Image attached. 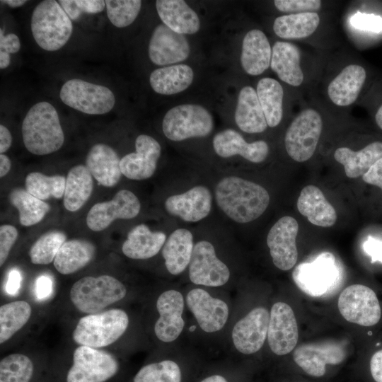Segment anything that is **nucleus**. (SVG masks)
Returning a JSON list of instances; mask_svg holds the SVG:
<instances>
[{
	"mask_svg": "<svg viewBox=\"0 0 382 382\" xmlns=\"http://www.w3.org/2000/svg\"><path fill=\"white\" fill-rule=\"evenodd\" d=\"M157 13L163 24L180 34H194L200 28L197 14L183 0H158Z\"/></svg>",
	"mask_w": 382,
	"mask_h": 382,
	"instance_id": "bb28decb",
	"label": "nucleus"
},
{
	"mask_svg": "<svg viewBox=\"0 0 382 382\" xmlns=\"http://www.w3.org/2000/svg\"><path fill=\"white\" fill-rule=\"evenodd\" d=\"M270 313L264 307H256L239 320L232 330L236 349L244 354L259 351L267 337Z\"/></svg>",
	"mask_w": 382,
	"mask_h": 382,
	"instance_id": "f3484780",
	"label": "nucleus"
},
{
	"mask_svg": "<svg viewBox=\"0 0 382 382\" xmlns=\"http://www.w3.org/2000/svg\"><path fill=\"white\" fill-rule=\"evenodd\" d=\"M128 325V315L120 308L87 314L78 321L72 339L79 345L100 349L115 342Z\"/></svg>",
	"mask_w": 382,
	"mask_h": 382,
	"instance_id": "7ed1b4c3",
	"label": "nucleus"
},
{
	"mask_svg": "<svg viewBox=\"0 0 382 382\" xmlns=\"http://www.w3.org/2000/svg\"><path fill=\"white\" fill-rule=\"evenodd\" d=\"M186 303L201 329L206 332L221 330L228 318V305L212 297L202 289H193L186 296Z\"/></svg>",
	"mask_w": 382,
	"mask_h": 382,
	"instance_id": "6ab92c4d",
	"label": "nucleus"
},
{
	"mask_svg": "<svg viewBox=\"0 0 382 382\" xmlns=\"http://www.w3.org/2000/svg\"><path fill=\"white\" fill-rule=\"evenodd\" d=\"M21 274L16 269L11 270L8 274L6 283L5 289L8 294L14 296L18 292L21 284Z\"/></svg>",
	"mask_w": 382,
	"mask_h": 382,
	"instance_id": "6e6d98bb",
	"label": "nucleus"
},
{
	"mask_svg": "<svg viewBox=\"0 0 382 382\" xmlns=\"http://www.w3.org/2000/svg\"><path fill=\"white\" fill-rule=\"evenodd\" d=\"M194 72L187 64H176L155 69L150 75L152 89L162 95H173L187 89L192 83Z\"/></svg>",
	"mask_w": 382,
	"mask_h": 382,
	"instance_id": "f704fd0d",
	"label": "nucleus"
},
{
	"mask_svg": "<svg viewBox=\"0 0 382 382\" xmlns=\"http://www.w3.org/2000/svg\"><path fill=\"white\" fill-rule=\"evenodd\" d=\"M299 212L316 226L330 227L335 224L337 214L322 191L315 185L304 187L297 200Z\"/></svg>",
	"mask_w": 382,
	"mask_h": 382,
	"instance_id": "a878e982",
	"label": "nucleus"
},
{
	"mask_svg": "<svg viewBox=\"0 0 382 382\" xmlns=\"http://www.w3.org/2000/svg\"><path fill=\"white\" fill-rule=\"evenodd\" d=\"M346 357L344 345L335 342L303 344L295 349L293 359L307 374L321 377L326 365H337Z\"/></svg>",
	"mask_w": 382,
	"mask_h": 382,
	"instance_id": "dca6fc26",
	"label": "nucleus"
},
{
	"mask_svg": "<svg viewBox=\"0 0 382 382\" xmlns=\"http://www.w3.org/2000/svg\"><path fill=\"white\" fill-rule=\"evenodd\" d=\"M193 248V236L188 229L178 228L173 231L162 249L168 272L173 275L182 273L190 264Z\"/></svg>",
	"mask_w": 382,
	"mask_h": 382,
	"instance_id": "2f4dec72",
	"label": "nucleus"
},
{
	"mask_svg": "<svg viewBox=\"0 0 382 382\" xmlns=\"http://www.w3.org/2000/svg\"><path fill=\"white\" fill-rule=\"evenodd\" d=\"M58 2L71 20L76 21L81 16L74 0H60Z\"/></svg>",
	"mask_w": 382,
	"mask_h": 382,
	"instance_id": "13d9d810",
	"label": "nucleus"
},
{
	"mask_svg": "<svg viewBox=\"0 0 382 382\" xmlns=\"http://www.w3.org/2000/svg\"><path fill=\"white\" fill-rule=\"evenodd\" d=\"M364 251L371 257V262L382 263V240L368 236L362 245Z\"/></svg>",
	"mask_w": 382,
	"mask_h": 382,
	"instance_id": "8fccbe9b",
	"label": "nucleus"
},
{
	"mask_svg": "<svg viewBox=\"0 0 382 382\" xmlns=\"http://www.w3.org/2000/svg\"><path fill=\"white\" fill-rule=\"evenodd\" d=\"M274 4L277 10L285 13L314 12L321 6L319 0H275Z\"/></svg>",
	"mask_w": 382,
	"mask_h": 382,
	"instance_id": "49530a36",
	"label": "nucleus"
},
{
	"mask_svg": "<svg viewBox=\"0 0 382 382\" xmlns=\"http://www.w3.org/2000/svg\"><path fill=\"white\" fill-rule=\"evenodd\" d=\"M159 318L154 325L157 338L164 342L175 340L182 332L185 322L183 318L184 299L180 292L174 289L161 293L156 301Z\"/></svg>",
	"mask_w": 382,
	"mask_h": 382,
	"instance_id": "aec40b11",
	"label": "nucleus"
},
{
	"mask_svg": "<svg viewBox=\"0 0 382 382\" xmlns=\"http://www.w3.org/2000/svg\"><path fill=\"white\" fill-rule=\"evenodd\" d=\"M362 179L365 183L376 185L382 190V158L362 175Z\"/></svg>",
	"mask_w": 382,
	"mask_h": 382,
	"instance_id": "864d4df0",
	"label": "nucleus"
},
{
	"mask_svg": "<svg viewBox=\"0 0 382 382\" xmlns=\"http://www.w3.org/2000/svg\"><path fill=\"white\" fill-rule=\"evenodd\" d=\"M132 382H181V371L172 360H163L143 366Z\"/></svg>",
	"mask_w": 382,
	"mask_h": 382,
	"instance_id": "c03bdc74",
	"label": "nucleus"
},
{
	"mask_svg": "<svg viewBox=\"0 0 382 382\" xmlns=\"http://www.w3.org/2000/svg\"><path fill=\"white\" fill-rule=\"evenodd\" d=\"M212 115L204 107L183 104L170 109L165 115L162 129L170 140L180 141L192 137H204L213 129Z\"/></svg>",
	"mask_w": 382,
	"mask_h": 382,
	"instance_id": "6e6552de",
	"label": "nucleus"
},
{
	"mask_svg": "<svg viewBox=\"0 0 382 382\" xmlns=\"http://www.w3.org/2000/svg\"><path fill=\"white\" fill-rule=\"evenodd\" d=\"M30 27L37 44L47 51L61 49L69 40L73 30L71 19L54 0H45L35 6Z\"/></svg>",
	"mask_w": 382,
	"mask_h": 382,
	"instance_id": "39448f33",
	"label": "nucleus"
},
{
	"mask_svg": "<svg viewBox=\"0 0 382 382\" xmlns=\"http://www.w3.org/2000/svg\"><path fill=\"white\" fill-rule=\"evenodd\" d=\"M18 231L12 225L5 224L0 227V266L6 262L10 250L18 238Z\"/></svg>",
	"mask_w": 382,
	"mask_h": 382,
	"instance_id": "09e8293b",
	"label": "nucleus"
},
{
	"mask_svg": "<svg viewBox=\"0 0 382 382\" xmlns=\"http://www.w3.org/2000/svg\"><path fill=\"white\" fill-rule=\"evenodd\" d=\"M105 3L110 21L117 28H125L132 23L141 6L139 0H106Z\"/></svg>",
	"mask_w": 382,
	"mask_h": 382,
	"instance_id": "a18cd8bd",
	"label": "nucleus"
},
{
	"mask_svg": "<svg viewBox=\"0 0 382 382\" xmlns=\"http://www.w3.org/2000/svg\"><path fill=\"white\" fill-rule=\"evenodd\" d=\"M340 314L348 322L362 326L378 323L381 316L378 299L368 286L352 284L345 288L338 298Z\"/></svg>",
	"mask_w": 382,
	"mask_h": 382,
	"instance_id": "9b49d317",
	"label": "nucleus"
},
{
	"mask_svg": "<svg viewBox=\"0 0 382 382\" xmlns=\"http://www.w3.org/2000/svg\"><path fill=\"white\" fill-rule=\"evenodd\" d=\"M201 382H228L226 379L221 375L215 374L205 378Z\"/></svg>",
	"mask_w": 382,
	"mask_h": 382,
	"instance_id": "0e129e2a",
	"label": "nucleus"
},
{
	"mask_svg": "<svg viewBox=\"0 0 382 382\" xmlns=\"http://www.w3.org/2000/svg\"><path fill=\"white\" fill-rule=\"evenodd\" d=\"M66 240L59 231H51L40 236L29 250L30 261L35 265H48L54 261L59 250Z\"/></svg>",
	"mask_w": 382,
	"mask_h": 382,
	"instance_id": "37998d69",
	"label": "nucleus"
},
{
	"mask_svg": "<svg viewBox=\"0 0 382 382\" xmlns=\"http://www.w3.org/2000/svg\"><path fill=\"white\" fill-rule=\"evenodd\" d=\"M320 23L316 12L293 13L277 17L273 24V30L284 39L307 37L315 32Z\"/></svg>",
	"mask_w": 382,
	"mask_h": 382,
	"instance_id": "e433bc0d",
	"label": "nucleus"
},
{
	"mask_svg": "<svg viewBox=\"0 0 382 382\" xmlns=\"http://www.w3.org/2000/svg\"><path fill=\"white\" fill-rule=\"evenodd\" d=\"M366 76L365 69L357 64H350L330 83L328 94L333 103L347 106L357 98Z\"/></svg>",
	"mask_w": 382,
	"mask_h": 382,
	"instance_id": "c85d7f7f",
	"label": "nucleus"
},
{
	"mask_svg": "<svg viewBox=\"0 0 382 382\" xmlns=\"http://www.w3.org/2000/svg\"><path fill=\"white\" fill-rule=\"evenodd\" d=\"M96 248L86 240L66 241L59 250L54 266L62 274H73L86 266L93 258Z\"/></svg>",
	"mask_w": 382,
	"mask_h": 382,
	"instance_id": "72a5a7b5",
	"label": "nucleus"
},
{
	"mask_svg": "<svg viewBox=\"0 0 382 382\" xmlns=\"http://www.w3.org/2000/svg\"><path fill=\"white\" fill-rule=\"evenodd\" d=\"M66 178L63 175H45L39 172L30 173L25 178V190L41 200L64 197Z\"/></svg>",
	"mask_w": 382,
	"mask_h": 382,
	"instance_id": "79ce46f5",
	"label": "nucleus"
},
{
	"mask_svg": "<svg viewBox=\"0 0 382 382\" xmlns=\"http://www.w3.org/2000/svg\"><path fill=\"white\" fill-rule=\"evenodd\" d=\"M140 209L137 197L130 190H121L111 200L94 204L87 214L86 224L93 231H101L116 219L136 217Z\"/></svg>",
	"mask_w": 382,
	"mask_h": 382,
	"instance_id": "ddd939ff",
	"label": "nucleus"
},
{
	"mask_svg": "<svg viewBox=\"0 0 382 382\" xmlns=\"http://www.w3.org/2000/svg\"><path fill=\"white\" fill-rule=\"evenodd\" d=\"M21 130L25 148L35 155L55 152L64 141L58 113L48 102H40L30 108L23 119Z\"/></svg>",
	"mask_w": 382,
	"mask_h": 382,
	"instance_id": "f03ea898",
	"label": "nucleus"
},
{
	"mask_svg": "<svg viewBox=\"0 0 382 382\" xmlns=\"http://www.w3.org/2000/svg\"><path fill=\"white\" fill-rule=\"evenodd\" d=\"M188 273L192 283L207 286H222L230 277L228 267L217 257L214 245L207 241L194 245Z\"/></svg>",
	"mask_w": 382,
	"mask_h": 382,
	"instance_id": "f8f14e48",
	"label": "nucleus"
},
{
	"mask_svg": "<svg viewBox=\"0 0 382 382\" xmlns=\"http://www.w3.org/2000/svg\"><path fill=\"white\" fill-rule=\"evenodd\" d=\"M126 294L125 284L108 274L82 277L71 286L69 292L74 307L87 314L103 311L108 306L123 299Z\"/></svg>",
	"mask_w": 382,
	"mask_h": 382,
	"instance_id": "20e7f679",
	"label": "nucleus"
},
{
	"mask_svg": "<svg viewBox=\"0 0 382 382\" xmlns=\"http://www.w3.org/2000/svg\"><path fill=\"white\" fill-rule=\"evenodd\" d=\"M93 189L92 175L86 166L72 167L66 178L63 204L69 212L81 209L88 201Z\"/></svg>",
	"mask_w": 382,
	"mask_h": 382,
	"instance_id": "c9c22d12",
	"label": "nucleus"
},
{
	"mask_svg": "<svg viewBox=\"0 0 382 382\" xmlns=\"http://www.w3.org/2000/svg\"><path fill=\"white\" fill-rule=\"evenodd\" d=\"M256 93L267 125L270 127L277 126L283 115L282 86L277 80L265 77L258 81Z\"/></svg>",
	"mask_w": 382,
	"mask_h": 382,
	"instance_id": "4c0bfd02",
	"label": "nucleus"
},
{
	"mask_svg": "<svg viewBox=\"0 0 382 382\" xmlns=\"http://www.w3.org/2000/svg\"><path fill=\"white\" fill-rule=\"evenodd\" d=\"M297 221L289 216L280 218L270 228L267 244L274 265L281 270H291L298 259L296 238Z\"/></svg>",
	"mask_w": 382,
	"mask_h": 382,
	"instance_id": "4468645a",
	"label": "nucleus"
},
{
	"mask_svg": "<svg viewBox=\"0 0 382 382\" xmlns=\"http://www.w3.org/2000/svg\"><path fill=\"white\" fill-rule=\"evenodd\" d=\"M235 121L243 132L250 134L261 133L268 126L256 91L251 86H245L239 92Z\"/></svg>",
	"mask_w": 382,
	"mask_h": 382,
	"instance_id": "7c9ffc66",
	"label": "nucleus"
},
{
	"mask_svg": "<svg viewBox=\"0 0 382 382\" xmlns=\"http://www.w3.org/2000/svg\"><path fill=\"white\" fill-rule=\"evenodd\" d=\"M20 48V40L16 34L9 33L4 35L2 29L0 30V51L14 54L18 52Z\"/></svg>",
	"mask_w": 382,
	"mask_h": 382,
	"instance_id": "603ef678",
	"label": "nucleus"
},
{
	"mask_svg": "<svg viewBox=\"0 0 382 382\" xmlns=\"http://www.w3.org/2000/svg\"><path fill=\"white\" fill-rule=\"evenodd\" d=\"M59 96L65 105L89 115L105 114L115 103V96L108 88L79 79L66 81Z\"/></svg>",
	"mask_w": 382,
	"mask_h": 382,
	"instance_id": "1a4fd4ad",
	"label": "nucleus"
},
{
	"mask_svg": "<svg viewBox=\"0 0 382 382\" xmlns=\"http://www.w3.org/2000/svg\"><path fill=\"white\" fill-rule=\"evenodd\" d=\"M298 339V325L292 308L286 303H275L270 313L267 331L271 350L277 355H285L295 348Z\"/></svg>",
	"mask_w": 382,
	"mask_h": 382,
	"instance_id": "2eb2a0df",
	"label": "nucleus"
},
{
	"mask_svg": "<svg viewBox=\"0 0 382 382\" xmlns=\"http://www.w3.org/2000/svg\"><path fill=\"white\" fill-rule=\"evenodd\" d=\"M12 137L10 131L3 125H0V153L6 152L11 146Z\"/></svg>",
	"mask_w": 382,
	"mask_h": 382,
	"instance_id": "bf43d9fd",
	"label": "nucleus"
},
{
	"mask_svg": "<svg viewBox=\"0 0 382 382\" xmlns=\"http://www.w3.org/2000/svg\"><path fill=\"white\" fill-rule=\"evenodd\" d=\"M375 119L376 124L382 129V105L377 110Z\"/></svg>",
	"mask_w": 382,
	"mask_h": 382,
	"instance_id": "69168bd1",
	"label": "nucleus"
},
{
	"mask_svg": "<svg viewBox=\"0 0 382 382\" xmlns=\"http://www.w3.org/2000/svg\"><path fill=\"white\" fill-rule=\"evenodd\" d=\"M8 199L10 203L18 209L19 221L24 226L39 223L50 209L47 203L22 188L13 189Z\"/></svg>",
	"mask_w": 382,
	"mask_h": 382,
	"instance_id": "58836bf2",
	"label": "nucleus"
},
{
	"mask_svg": "<svg viewBox=\"0 0 382 382\" xmlns=\"http://www.w3.org/2000/svg\"><path fill=\"white\" fill-rule=\"evenodd\" d=\"M212 196L209 188L197 185L187 191L168 197L165 202L166 212L187 222H197L211 212Z\"/></svg>",
	"mask_w": 382,
	"mask_h": 382,
	"instance_id": "4be33fe9",
	"label": "nucleus"
},
{
	"mask_svg": "<svg viewBox=\"0 0 382 382\" xmlns=\"http://www.w3.org/2000/svg\"><path fill=\"white\" fill-rule=\"evenodd\" d=\"M37 366L26 354L13 353L0 361V382H34Z\"/></svg>",
	"mask_w": 382,
	"mask_h": 382,
	"instance_id": "a19ab883",
	"label": "nucleus"
},
{
	"mask_svg": "<svg viewBox=\"0 0 382 382\" xmlns=\"http://www.w3.org/2000/svg\"><path fill=\"white\" fill-rule=\"evenodd\" d=\"M120 370V362L112 353L79 345L62 374V382H111Z\"/></svg>",
	"mask_w": 382,
	"mask_h": 382,
	"instance_id": "423d86ee",
	"label": "nucleus"
},
{
	"mask_svg": "<svg viewBox=\"0 0 382 382\" xmlns=\"http://www.w3.org/2000/svg\"><path fill=\"white\" fill-rule=\"evenodd\" d=\"M1 3L8 5L10 7L16 8L24 5L27 1L25 0H4Z\"/></svg>",
	"mask_w": 382,
	"mask_h": 382,
	"instance_id": "e2e57ef3",
	"label": "nucleus"
},
{
	"mask_svg": "<svg viewBox=\"0 0 382 382\" xmlns=\"http://www.w3.org/2000/svg\"><path fill=\"white\" fill-rule=\"evenodd\" d=\"M342 271L330 252L318 255L311 262H302L293 271L292 278L303 293L313 297L329 294L339 284Z\"/></svg>",
	"mask_w": 382,
	"mask_h": 382,
	"instance_id": "0eeeda50",
	"label": "nucleus"
},
{
	"mask_svg": "<svg viewBox=\"0 0 382 382\" xmlns=\"http://www.w3.org/2000/svg\"><path fill=\"white\" fill-rule=\"evenodd\" d=\"M195 329V326L193 325V326L191 327V328H190V330L192 331V330H194Z\"/></svg>",
	"mask_w": 382,
	"mask_h": 382,
	"instance_id": "338daca9",
	"label": "nucleus"
},
{
	"mask_svg": "<svg viewBox=\"0 0 382 382\" xmlns=\"http://www.w3.org/2000/svg\"><path fill=\"white\" fill-rule=\"evenodd\" d=\"M272 52L265 33L257 29L248 31L242 44L241 63L244 71L252 76L267 70L271 62Z\"/></svg>",
	"mask_w": 382,
	"mask_h": 382,
	"instance_id": "393cba45",
	"label": "nucleus"
},
{
	"mask_svg": "<svg viewBox=\"0 0 382 382\" xmlns=\"http://www.w3.org/2000/svg\"><path fill=\"white\" fill-rule=\"evenodd\" d=\"M186 37L164 24L154 30L149 44V57L156 65H168L185 60L190 54Z\"/></svg>",
	"mask_w": 382,
	"mask_h": 382,
	"instance_id": "412c9836",
	"label": "nucleus"
},
{
	"mask_svg": "<svg viewBox=\"0 0 382 382\" xmlns=\"http://www.w3.org/2000/svg\"><path fill=\"white\" fill-rule=\"evenodd\" d=\"M213 148L222 158L240 155L252 163H261L269 153V146L263 140L248 143L240 133L226 129L217 133L213 139Z\"/></svg>",
	"mask_w": 382,
	"mask_h": 382,
	"instance_id": "5701e85b",
	"label": "nucleus"
},
{
	"mask_svg": "<svg viewBox=\"0 0 382 382\" xmlns=\"http://www.w3.org/2000/svg\"><path fill=\"white\" fill-rule=\"evenodd\" d=\"M79 11L86 13H98L103 11L105 3L103 0H74Z\"/></svg>",
	"mask_w": 382,
	"mask_h": 382,
	"instance_id": "5fc2aeb1",
	"label": "nucleus"
},
{
	"mask_svg": "<svg viewBox=\"0 0 382 382\" xmlns=\"http://www.w3.org/2000/svg\"><path fill=\"white\" fill-rule=\"evenodd\" d=\"M323 128L319 113L313 109L301 112L286 130L284 144L289 156L297 162L308 160L314 154Z\"/></svg>",
	"mask_w": 382,
	"mask_h": 382,
	"instance_id": "9d476101",
	"label": "nucleus"
},
{
	"mask_svg": "<svg viewBox=\"0 0 382 382\" xmlns=\"http://www.w3.org/2000/svg\"><path fill=\"white\" fill-rule=\"evenodd\" d=\"M120 160L110 146L96 144L89 150L86 166L98 183L105 187H113L120 180Z\"/></svg>",
	"mask_w": 382,
	"mask_h": 382,
	"instance_id": "b1692460",
	"label": "nucleus"
},
{
	"mask_svg": "<svg viewBox=\"0 0 382 382\" xmlns=\"http://www.w3.org/2000/svg\"><path fill=\"white\" fill-rule=\"evenodd\" d=\"M10 54L0 51V68L4 69L7 68L10 64Z\"/></svg>",
	"mask_w": 382,
	"mask_h": 382,
	"instance_id": "680f3d73",
	"label": "nucleus"
},
{
	"mask_svg": "<svg viewBox=\"0 0 382 382\" xmlns=\"http://www.w3.org/2000/svg\"><path fill=\"white\" fill-rule=\"evenodd\" d=\"M11 161L8 157L4 154L0 155V177L5 176L11 169Z\"/></svg>",
	"mask_w": 382,
	"mask_h": 382,
	"instance_id": "052dcab7",
	"label": "nucleus"
},
{
	"mask_svg": "<svg viewBox=\"0 0 382 382\" xmlns=\"http://www.w3.org/2000/svg\"><path fill=\"white\" fill-rule=\"evenodd\" d=\"M370 371L376 382H382V349L376 352L371 357Z\"/></svg>",
	"mask_w": 382,
	"mask_h": 382,
	"instance_id": "4d7b16f0",
	"label": "nucleus"
},
{
	"mask_svg": "<svg viewBox=\"0 0 382 382\" xmlns=\"http://www.w3.org/2000/svg\"><path fill=\"white\" fill-rule=\"evenodd\" d=\"M135 149L136 152L129 153L120 160L122 174L130 180L148 179L155 173L161 147L152 137L140 134L136 139Z\"/></svg>",
	"mask_w": 382,
	"mask_h": 382,
	"instance_id": "a211bd4d",
	"label": "nucleus"
},
{
	"mask_svg": "<svg viewBox=\"0 0 382 382\" xmlns=\"http://www.w3.org/2000/svg\"><path fill=\"white\" fill-rule=\"evenodd\" d=\"M53 282L47 275L39 276L35 284V296L39 300L47 299L52 293Z\"/></svg>",
	"mask_w": 382,
	"mask_h": 382,
	"instance_id": "3c124183",
	"label": "nucleus"
},
{
	"mask_svg": "<svg viewBox=\"0 0 382 382\" xmlns=\"http://www.w3.org/2000/svg\"><path fill=\"white\" fill-rule=\"evenodd\" d=\"M32 314L30 303L23 300L11 301L0 307V344L10 340L29 320Z\"/></svg>",
	"mask_w": 382,
	"mask_h": 382,
	"instance_id": "ea45409f",
	"label": "nucleus"
},
{
	"mask_svg": "<svg viewBox=\"0 0 382 382\" xmlns=\"http://www.w3.org/2000/svg\"><path fill=\"white\" fill-rule=\"evenodd\" d=\"M166 241L164 233L151 231L146 225L141 224L128 233L122 245V251L129 258L146 260L157 255Z\"/></svg>",
	"mask_w": 382,
	"mask_h": 382,
	"instance_id": "cd10ccee",
	"label": "nucleus"
},
{
	"mask_svg": "<svg viewBox=\"0 0 382 382\" xmlns=\"http://www.w3.org/2000/svg\"><path fill=\"white\" fill-rule=\"evenodd\" d=\"M335 159L344 166L346 175L350 178L364 175L382 158V142L375 141L358 151L347 147H340L334 154Z\"/></svg>",
	"mask_w": 382,
	"mask_h": 382,
	"instance_id": "473e14b6",
	"label": "nucleus"
},
{
	"mask_svg": "<svg viewBox=\"0 0 382 382\" xmlns=\"http://www.w3.org/2000/svg\"><path fill=\"white\" fill-rule=\"evenodd\" d=\"M215 199L229 219L245 224L255 220L265 212L270 197L260 185L237 176H228L217 183Z\"/></svg>",
	"mask_w": 382,
	"mask_h": 382,
	"instance_id": "f257e3e1",
	"label": "nucleus"
},
{
	"mask_svg": "<svg viewBox=\"0 0 382 382\" xmlns=\"http://www.w3.org/2000/svg\"><path fill=\"white\" fill-rule=\"evenodd\" d=\"M354 28L374 33L382 31V17L371 13H357L350 18Z\"/></svg>",
	"mask_w": 382,
	"mask_h": 382,
	"instance_id": "de8ad7c7",
	"label": "nucleus"
},
{
	"mask_svg": "<svg viewBox=\"0 0 382 382\" xmlns=\"http://www.w3.org/2000/svg\"><path fill=\"white\" fill-rule=\"evenodd\" d=\"M270 66L282 81L293 86L302 83L303 74L300 67V52L295 45L276 42L272 50Z\"/></svg>",
	"mask_w": 382,
	"mask_h": 382,
	"instance_id": "c756f323",
	"label": "nucleus"
}]
</instances>
